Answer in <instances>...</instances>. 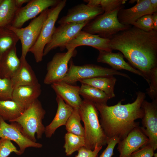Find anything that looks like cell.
Here are the masks:
<instances>
[{"label":"cell","instance_id":"cell-23","mask_svg":"<svg viewBox=\"0 0 157 157\" xmlns=\"http://www.w3.org/2000/svg\"><path fill=\"white\" fill-rule=\"evenodd\" d=\"M21 61L20 67L10 78L13 88L39 83L34 72L26 59Z\"/></svg>","mask_w":157,"mask_h":157},{"label":"cell","instance_id":"cell-39","mask_svg":"<svg viewBox=\"0 0 157 157\" xmlns=\"http://www.w3.org/2000/svg\"><path fill=\"white\" fill-rule=\"evenodd\" d=\"M30 1L29 0H15V1L17 7L18 8H20L24 3H28Z\"/></svg>","mask_w":157,"mask_h":157},{"label":"cell","instance_id":"cell-19","mask_svg":"<svg viewBox=\"0 0 157 157\" xmlns=\"http://www.w3.org/2000/svg\"><path fill=\"white\" fill-rule=\"evenodd\" d=\"M41 93V86L39 83L20 86L14 88L12 100L26 109L38 99Z\"/></svg>","mask_w":157,"mask_h":157},{"label":"cell","instance_id":"cell-25","mask_svg":"<svg viewBox=\"0 0 157 157\" xmlns=\"http://www.w3.org/2000/svg\"><path fill=\"white\" fill-rule=\"evenodd\" d=\"M25 109L12 100H0V117L10 122L20 116Z\"/></svg>","mask_w":157,"mask_h":157},{"label":"cell","instance_id":"cell-38","mask_svg":"<svg viewBox=\"0 0 157 157\" xmlns=\"http://www.w3.org/2000/svg\"><path fill=\"white\" fill-rule=\"evenodd\" d=\"M152 19L153 30L157 31V12L154 13L152 14Z\"/></svg>","mask_w":157,"mask_h":157},{"label":"cell","instance_id":"cell-1","mask_svg":"<svg viewBox=\"0 0 157 157\" xmlns=\"http://www.w3.org/2000/svg\"><path fill=\"white\" fill-rule=\"evenodd\" d=\"M109 39L111 50L119 51L149 85L151 77L157 71V31H146L131 26Z\"/></svg>","mask_w":157,"mask_h":157},{"label":"cell","instance_id":"cell-4","mask_svg":"<svg viewBox=\"0 0 157 157\" xmlns=\"http://www.w3.org/2000/svg\"><path fill=\"white\" fill-rule=\"evenodd\" d=\"M45 114V110L38 99L25 109L20 116L10 122L16 123L25 137L32 141L37 142L35 134L37 139H41L44 133L45 127L42 121Z\"/></svg>","mask_w":157,"mask_h":157},{"label":"cell","instance_id":"cell-15","mask_svg":"<svg viewBox=\"0 0 157 157\" xmlns=\"http://www.w3.org/2000/svg\"><path fill=\"white\" fill-rule=\"evenodd\" d=\"M148 141L140 126L134 128L117 144L119 157H130L133 152L147 145Z\"/></svg>","mask_w":157,"mask_h":157},{"label":"cell","instance_id":"cell-20","mask_svg":"<svg viewBox=\"0 0 157 157\" xmlns=\"http://www.w3.org/2000/svg\"><path fill=\"white\" fill-rule=\"evenodd\" d=\"M56 100L58 104L56 113L51 123L45 127L44 133L47 138H51L59 127L65 126L73 109L58 96Z\"/></svg>","mask_w":157,"mask_h":157},{"label":"cell","instance_id":"cell-22","mask_svg":"<svg viewBox=\"0 0 157 157\" xmlns=\"http://www.w3.org/2000/svg\"><path fill=\"white\" fill-rule=\"evenodd\" d=\"M22 61L16 47L6 52L0 59V76L10 79L20 67Z\"/></svg>","mask_w":157,"mask_h":157},{"label":"cell","instance_id":"cell-28","mask_svg":"<svg viewBox=\"0 0 157 157\" xmlns=\"http://www.w3.org/2000/svg\"><path fill=\"white\" fill-rule=\"evenodd\" d=\"M64 140L63 147L67 156H71L81 148L85 147V139L83 136L67 132L65 135Z\"/></svg>","mask_w":157,"mask_h":157},{"label":"cell","instance_id":"cell-13","mask_svg":"<svg viewBox=\"0 0 157 157\" xmlns=\"http://www.w3.org/2000/svg\"><path fill=\"white\" fill-rule=\"evenodd\" d=\"M7 123L0 117V138L15 142L19 147V155L22 154L27 148H39L42 147L41 144L32 141L25 137L16 123Z\"/></svg>","mask_w":157,"mask_h":157},{"label":"cell","instance_id":"cell-31","mask_svg":"<svg viewBox=\"0 0 157 157\" xmlns=\"http://www.w3.org/2000/svg\"><path fill=\"white\" fill-rule=\"evenodd\" d=\"M88 6L92 7L100 6L104 13L112 11L124 7L127 0H85Z\"/></svg>","mask_w":157,"mask_h":157},{"label":"cell","instance_id":"cell-32","mask_svg":"<svg viewBox=\"0 0 157 157\" xmlns=\"http://www.w3.org/2000/svg\"><path fill=\"white\" fill-rule=\"evenodd\" d=\"M13 89L10 79L0 76V100H12Z\"/></svg>","mask_w":157,"mask_h":157},{"label":"cell","instance_id":"cell-9","mask_svg":"<svg viewBox=\"0 0 157 157\" xmlns=\"http://www.w3.org/2000/svg\"><path fill=\"white\" fill-rule=\"evenodd\" d=\"M76 53L75 49H72L67 50L66 52L56 53L47 64L44 83L51 85L61 81L68 71L69 62Z\"/></svg>","mask_w":157,"mask_h":157},{"label":"cell","instance_id":"cell-5","mask_svg":"<svg viewBox=\"0 0 157 157\" xmlns=\"http://www.w3.org/2000/svg\"><path fill=\"white\" fill-rule=\"evenodd\" d=\"M66 2V0H60L56 5L50 9L48 8L47 18L38 37L29 51L33 54L36 63L41 62L43 60L44 47L51 39L56 28L55 23L60 12L65 6Z\"/></svg>","mask_w":157,"mask_h":157},{"label":"cell","instance_id":"cell-17","mask_svg":"<svg viewBox=\"0 0 157 157\" xmlns=\"http://www.w3.org/2000/svg\"><path fill=\"white\" fill-rule=\"evenodd\" d=\"M135 1L137 3L133 7L128 9L122 8L118 11L117 18L122 24L131 25L142 16L154 13L150 0H138Z\"/></svg>","mask_w":157,"mask_h":157},{"label":"cell","instance_id":"cell-16","mask_svg":"<svg viewBox=\"0 0 157 157\" xmlns=\"http://www.w3.org/2000/svg\"><path fill=\"white\" fill-rule=\"evenodd\" d=\"M110 39L102 38L99 35L92 34L81 30L66 45L67 50L75 49L78 47H92L99 51H112L110 48Z\"/></svg>","mask_w":157,"mask_h":157},{"label":"cell","instance_id":"cell-30","mask_svg":"<svg viewBox=\"0 0 157 157\" xmlns=\"http://www.w3.org/2000/svg\"><path fill=\"white\" fill-rule=\"evenodd\" d=\"M7 28L6 31L0 35V59L6 52L16 47L19 40L13 32Z\"/></svg>","mask_w":157,"mask_h":157},{"label":"cell","instance_id":"cell-10","mask_svg":"<svg viewBox=\"0 0 157 157\" xmlns=\"http://www.w3.org/2000/svg\"><path fill=\"white\" fill-rule=\"evenodd\" d=\"M89 22L67 23L60 25L56 28L49 42L44 50V56L51 50L59 47L61 51L65 48L66 44L75 37Z\"/></svg>","mask_w":157,"mask_h":157},{"label":"cell","instance_id":"cell-12","mask_svg":"<svg viewBox=\"0 0 157 157\" xmlns=\"http://www.w3.org/2000/svg\"><path fill=\"white\" fill-rule=\"evenodd\" d=\"M58 0H31L24 6L17 11L10 25L20 28L29 20L34 18L45 10L51 6H54L58 3Z\"/></svg>","mask_w":157,"mask_h":157},{"label":"cell","instance_id":"cell-42","mask_svg":"<svg viewBox=\"0 0 157 157\" xmlns=\"http://www.w3.org/2000/svg\"><path fill=\"white\" fill-rule=\"evenodd\" d=\"M2 0H0V3L2 1Z\"/></svg>","mask_w":157,"mask_h":157},{"label":"cell","instance_id":"cell-26","mask_svg":"<svg viewBox=\"0 0 157 157\" xmlns=\"http://www.w3.org/2000/svg\"><path fill=\"white\" fill-rule=\"evenodd\" d=\"M79 93L84 99L91 101L95 104L107 105V101L110 99L103 91L85 84L81 83Z\"/></svg>","mask_w":157,"mask_h":157},{"label":"cell","instance_id":"cell-18","mask_svg":"<svg viewBox=\"0 0 157 157\" xmlns=\"http://www.w3.org/2000/svg\"><path fill=\"white\" fill-rule=\"evenodd\" d=\"M56 95L61 98L65 102L73 108H79L82 100L80 97V87L63 81L51 85Z\"/></svg>","mask_w":157,"mask_h":157},{"label":"cell","instance_id":"cell-36","mask_svg":"<svg viewBox=\"0 0 157 157\" xmlns=\"http://www.w3.org/2000/svg\"><path fill=\"white\" fill-rule=\"evenodd\" d=\"M103 147L96 146L94 149L92 150L85 147L81 148L77 151L78 154L75 157H97L98 154Z\"/></svg>","mask_w":157,"mask_h":157},{"label":"cell","instance_id":"cell-3","mask_svg":"<svg viewBox=\"0 0 157 157\" xmlns=\"http://www.w3.org/2000/svg\"><path fill=\"white\" fill-rule=\"evenodd\" d=\"M79 109L84 125L85 147L93 150L96 146H106L108 139L100 125L95 104L84 99Z\"/></svg>","mask_w":157,"mask_h":157},{"label":"cell","instance_id":"cell-41","mask_svg":"<svg viewBox=\"0 0 157 157\" xmlns=\"http://www.w3.org/2000/svg\"><path fill=\"white\" fill-rule=\"evenodd\" d=\"M153 156H154V157H157V153H154Z\"/></svg>","mask_w":157,"mask_h":157},{"label":"cell","instance_id":"cell-8","mask_svg":"<svg viewBox=\"0 0 157 157\" xmlns=\"http://www.w3.org/2000/svg\"><path fill=\"white\" fill-rule=\"evenodd\" d=\"M48 8L45 10L32 20L24 28H17L11 25L6 27L13 32L20 40L22 45L21 60L26 59L29 50L34 45L40 33L42 28L48 15Z\"/></svg>","mask_w":157,"mask_h":157},{"label":"cell","instance_id":"cell-11","mask_svg":"<svg viewBox=\"0 0 157 157\" xmlns=\"http://www.w3.org/2000/svg\"><path fill=\"white\" fill-rule=\"evenodd\" d=\"M141 107L144 114L141 119L142 126L140 127L149 139L147 144L155 150L157 148V99L151 102L144 99Z\"/></svg>","mask_w":157,"mask_h":157},{"label":"cell","instance_id":"cell-27","mask_svg":"<svg viewBox=\"0 0 157 157\" xmlns=\"http://www.w3.org/2000/svg\"><path fill=\"white\" fill-rule=\"evenodd\" d=\"M19 8L15 0H3L0 3V28L10 25Z\"/></svg>","mask_w":157,"mask_h":157},{"label":"cell","instance_id":"cell-7","mask_svg":"<svg viewBox=\"0 0 157 157\" xmlns=\"http://www.w3.org/2000/svg\"><path fill=\"white\" fill-rule=\"evenodd\" d=\"M69 62V67L68 71L61 81L69 84H74L78 81L97 77L114 75L125 77L131 80L127 74L112 68L104 67L92 64L76 65L74 64L72 58Z\"/></svg>","mask_w":157,"mask_h":157},{"label":"cell","instance_id":"cell-29","mask_svg":"<svg viewBox=\"0 0 157 157\" xmlns=\"http://www.w3.org/2000/svg\"><path fill=\"white\" fill-rule=\"evenodd\" d=\"M81 121L79 108H73L65 125L67 132L84 137V129L81 123Z\"/></svg>","mask_w":157,"mask_h":157},{"label":"cell","instance_id":"cell-33","mask_svg":"<svg viewBox=\"0 0 157 157\" xmlns=\"http://www.w3.org/2000/svg\"><path fill=\"white\" fill-rule=\"evenodd\" d=\"M19 155V151L11 140L5 138L0 139V157H7L11 153Z\"/></svg>","mask_w":157,"mask_h":157},{"label":"cell","instance_id":"cell-37","mask_svg":"<svg viewBox=\"0 0 157 157\" xmlns=\"http://www.w3.org/2000/svg\"><path fill=\"white\" fill-rule=\"evenodd\" d=\"M120 141L118 138L116 137L111 139L108 143L106 148L99 157H112L114 155V148Z\"/></svg>","mask_w":157,"mask_h":157},{"label":"cell","instance_id":"cell-21","mask_svg":"<svg viewBox=\"0 0 157 157\" xmlns=\"http://www.w3.org/2000/svg\"><path fill=\"white\" fill-rule=\"evenodd\" d=\"M99 51L97 59L98 62L107 64L116 70L124 69L129 71L141 76L146 80L142 73L126 62L124 59V56L121 52L115 53L112 51Z\"/></svg>","mask_w":157,"mask_h":157},{"label":"cell","instance_id":"cell-14","mask_svg":"<svg viewBox=\"0 0 157 157\" xmlns=\"http://www.w3.org/2000/svg\"><path fill=\"white\" fill-rule=\"evenodd\" d=\"M104 12L100 6L92 7L81 3L69 9L65 16L58 22L60 25L67 23L89 22Z\"/></svg>","mask_w":157,"mask_h":157},{"label":"cell","instance_id":"cell-34","mask_svg":"<svg viewBox=\"0 0 157 157\" xmlns=\"http://www.w3.org/2000/svg\"><path fill=\"white\" fill-rule=\"evenodd\" d=\"M131 26H135L146 31L153 30L152 14H147L142 16L133 23Z\"/></svg>","mask_w":157,"mask_h":157},{"label":"cell","instance_id":"cell-24","mask_svg":"<svg viewBox=\"0 0 157 157\" xmlns=\"http://www.w3.org/2000/svg\"><path fill=\"white\" fill-rule=\"evenodd\" d=\"M116 81L113 76L99 77L80 81L81 83L87 84L104 92L110 99L115 96L114 92Z\"/></svg>","mask_w":157,"mask_h":157},{"label":"cell","instance_id":"cell-6","mask_svg":"<svg viewBox=\"0 0 157 157\" xmlns=\"http://www.w3.org/2000/svg\"><path fill=\"white\" fill-rule=\"evenodd\" d=\"M122 8L124 7L98 15L88 23L82 29V31L92 34H97L103 38L109 39L119 32L128 28L131 25L122 24L117 18L118 12Z\"/></svg>","mask_w":157,"mask_h":157},{"label":"cell","instance_id":"cell-2","mask_svg":"<svg viewBox=\"0 0 157 157\" xmlns=\"http://www.w3.org/2000/svg\"><path fill=\"white\" fill-rule=\"evenodd\" d=\"M136 95L133 102L124 105L122 104L123 99L113 106L95 104L100 114V123L108 142L114 137L120 140L123 139L133 129L139 126V122L135 121L142 119L144 116L141 104L146 94L139 91Z\"/></svg>","mask_w":157,"mask_h":157},{"label":"cell","instance_id":"cell-40","mask_svg":"<svg viewBox=\"0 0 157 157\" xmlns=\"http://www.w3.org/2000/svg\"><path fill=\"white\" fill-rule=\"evenodd\" d=\"M151 5L154 13L157 12V0H150Z\"/></svg>","mask_w":157,"mask_h":157},{"label":"cell","instance_id":"cell-35","mask_svg":"<svg viewBox=\"0 0 157 157\" xmlns=\"http://www.w3.org/2000/svg\"><path fill=\"white\" fill-rule=\"evenodd\" d=\"M133 152L130 157H153L154 150L149 144L144 146Z\"/></svg>","mask_w":157,"mask_h":157}]
</instances>
